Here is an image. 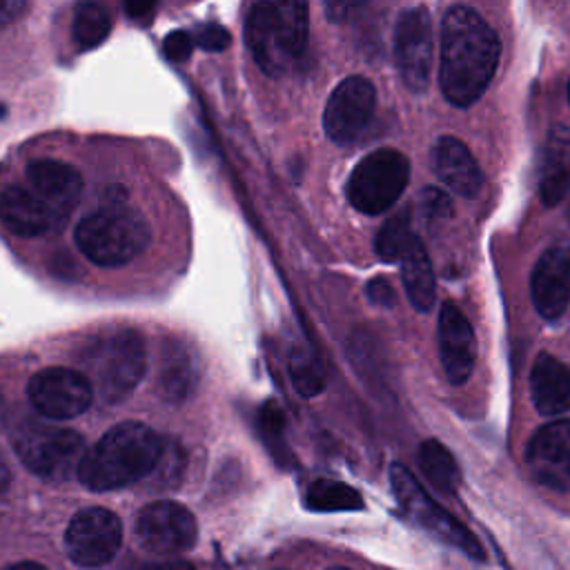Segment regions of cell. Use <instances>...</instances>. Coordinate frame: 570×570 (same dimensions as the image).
<instances>
[{
	"label": "cell",
	"instance_id": "obj_1",
	"mask_svg": "<svg viewBox=\"0 0 570 570\" xmlns=\"http://www.w3.org/2000/svg\"><path fill=\"white\" fill-rule=\"evenodd\" d=\"M501 56V42L488 20L465 4H454L441 20L443 96L454 107H470L490 85Z\"/></svg>",
	"mask_w": 570,
	"mask_h": 570
},
{
	"label": "cell",
	"instance_id": "obj_2",
	"mask_svg": "<svg viewBox=\"0 0 570 570\" xmlns=\"http://www.w3.org/2000/svg\"><path fill=\"white\" fill-rule=\"evenodd\" d=\"M165 452L163 439L145 423L125 421L109 428L85 454L78 479L94 492L125 488L151 474Z\"/></svg>",
	"mask_w": 570,
	"mask_h": 570
},
{
	"label": "cell",
	"instance_id": "obj_3",
	"mask_svg": "<svg viewBox=\"0 0 570 570\" xmlns=\"http://www.w3.org/2000/svg\"><path fill=\"white\" fill-rule=\"evenodd\" d=\"M309 11L305 2H258L245 20V40L267 76L285 73L305 51Z\"/></svg>",
	"mask_w": 570,
	"mask_h": 570
},
{
	"label": "cell",
	"instance_id": "obj_4",
	"mask_svg": "<svg viewBox=\"0 0 570 570\" xmlns=\"http://www.w3.org/2000/svg\"><path fill=\"white\" fill-rule=\"evenodd\" d=\"M82 374L105 401L125 399L147 372L145 341L136 330L118 327L96 336L80 352Z\"/></svg>",
	"mask_w": 570,
	"mask_h": 570
},
{
	"label": "cell",
	"instance_id": "obj_5",
	"mask_svg": "<svg viewBox=\"0 0 570 570\" xmlns=\"http://www.w3.org/2000/svg\"><path fill=\"white\" fill-rule=\"evenodd\" d=\"M73 238L94 265L120 267L147 249L151 232L138 212L111 205L87 214L76 225Z\"/></svg>",
	"mask_w": 570,
	"mask_h": 570
},
{
	"label": "cell",
	"instance_id": "obj_6",
	"mask_svg": "<svg viewBox=\"0 0 570 570\" xmlns=\"http://www.w3.org/2000/svg\"><path fill=\"white\" fill-rule=\"evenodd\" d=\"M13 450L24 468L45 481H67L87 454L85 439L69 428L27 419L13 430Z\"/></svg>",
	"mask_w": 570,
	"mask_h": 570
},
{
	"label": "cell",
	"instance_id": "obj_7",
	"mask_svg": "<svg viewBox=\"0 0 570 570\" xmlns=\"http://www.w3.org/2000/svg\"><path fill=\"white\" fill-rule=\"evenodd\" d=\"M390 483L394 490V497L403 512L423 530H428L439 541L456 548L459 552L468 554L474 561L483 559V548L479 539L459 521L454 519L445 508H441L414 479V474L403 468L401 463H394L390 468Z\"/></svg>",
	"mask_w": 570,
	"mask_h": 570
},
{
	"label": "cell",
	"instance_id": "obj_8",
	"mask_svg": "<svg viewBox=\"0 0 570 570\" xmlns=\"http://www.w3.org/2000/svg\"><path fill=\"white\" fill-rule=\"evenodd\" d=\"M410 178L407 158L390 147L363 156L347 178V200L367 216L387 212Z\"/></svg>",
	"mask_w": 570,
	"mask_h": 570
},
{
	"label": "cell",
	"instance_id": "obj_9",
	"mask_svg": "<svg viewBox=\"0 0 570 570\" xmlns=\"http://www.w3.org/2000/svg\"><path fill=\"white\" fill-rule=\"evenodd\" d=\"M31 405L47 419L65 421L80 416L94 403L91 381L71 367H45L29 379Z\"/></svg>",
	"mask_w": 570,
	"mask_h": 570
},
{
	"label": "cell",
	"instance_id": "obj_10",
	"mask_svg": "<svg viewBox=\"0 0 570 570\" xmlns=\"http://www.w3.org/2000/svg\"><path fill=\"white\" fill-rule=\"evenodd\" d=\"M394 62L412 94L425 91L432 67V22L425 7L401 11L394 27Z\"/></svg>",
	"mask_w": 570,
	"mask_h": 570
},
{
	"label": "cell",
	"instance_id": "obj_11",
	"mask_svg": "<svg viewBox=\"0 0 570 570\" xmlns=\"http://www.w3.org/2000/svg\"><path fill=\"white\" fill-rule=\"evenodd\" d=\"M136 541L149 554L185 552L196 541V519L180 503H149L136 517Z\"/></svg>",
	"mask_w": 570,
	"mask_h": 570
},
{
	"label": "cell",
	"instance_id": "obj_12",
	"mask_svg": "<svg viewBox=\"0 0 570 570\" xmlns=\"http://www.w3.org/2000/svg\"><path fill=\"white\" fill-rule=\"evenodd\" d=\"M120 519L107 508H85L67 525L65 546L73 563L96 568L105 566L120 548Z\"/></svg>",
	"mask_w": 570,
	"mask_h": 570
},
{
	"label": "cell",
	"instance_id": "obj_13",
	"mask_svg": "<svg viewBox=\"0 0 570 570\" xmlns=\"http://www.w3.org/2000/svg\"><path fill=\"white\" fill-rule=\"evenodd\" d=\"M376 105V89L363 76L341 80L323 111V127L327 138L336 145L352 142L370 122Z\"/></svg>",
	"mask_w": 570,
	"mask_h": 570
},
{
	"label": "cell",
	"instance_id": "obj_14",
	"mask_svg": "<svg viewBox=\"0 0 570 570\" xmlns=\"http://www.w3.org/2000/svg\"><path fill=\"white\" fill-rule=\"evenodd\" d=\"M525 465L532 479L554 492H570V421L559 419L539 428L528 448Z\"/></svg>",
	"mask_w": 570,
	"mask_h": 570
},
{
	"label": "cell",
	"instance_id": "obj_15",
	"mask_svg": "<svg viewBox=\"0 0 570 570\" xmlns=\"http://www.w3.org/2000/svg\"><path fill=\"white\" fill-rule=\"evenodd\" d=\"M24 178V187L45 205V209L60 227L82 196L80 171L69 163L40 158L27 165Z\"/></svg>",
	"mask_w": 570,
	"mask_h": 570
},
{
	"label": "cell",
	"instance_id": "obj_16",
	"mask_svg": "<svg viewBox=\"0 0 570 570\" xmlns=\"http://www.w3.org/2000/svg\"><path fill=\"white\" fill-rule=\"evenodd\" d=\"M439 356L445 379L463 385L476 361V338L470 321L454 303H443L439 312Z\"/></svg>",
	"mask_w": 570,
	"mask_h": 570
},
{
	"label": "cell",
	"instance_id": "obj_17",
	"mask_svg": "<svg viewBox=\"0 0 570 570\" xmlns=\"http://www.w3.org/2000/svg\"><path fill=\"white\" fill-rule=\"evenodd\" d=\"M532 303L537 312L554 321L559 318L570 303V249L568 247H550L546 249L530 278Z\"/></svg>",
	"mask_w": 570,
	"mask_h": 570
},
{
	"label": "cell",
	"instance_id": "obj_18",
	"mask_svg": "<svg viewBox=\"0 0 570 570\" xmlns=\"http://www.w3.org/2000/svg\"><path fill=\"white\" fill-rule=\"evenodd\" d=\"M432 169L436 178L456 196L474 198L483 187V174L468 145L454 136H441L432 147Z\"/></svg>",
	"mask_w": 570,
	"mask_h": 570
},
{
	"label": "cell",
	"instance_id": "obj_19",
	"mask_svg": "<svg viewBox=\"0 0 570 570\" xmlns=\"http://www.w3.org/2000/svg\"><path fill=\"white\" fill-rule=\"evenodd\" d=\"M539 196L543 205L561 203L570 191V129L554 125L539 156Z\"/></svg>",
	"mask_w": 570,
	"mask_h": 570
},
{
	"label": "cell",
	"instance_id": "obj_20",
	"mask_svg": "<svg viewBox=\"0 0 570 570\" xmlns=\"http://www.w3.org/2000/svg\"><path fill=\"white\" fill-rule=\"evenodd\" d=\"M530 392L534 407L546 416L570 410V367L557 356L541 352L530 372Z\"/></svg>",
	"mask_w": 570,
	"mask_h": 570
},
{
	"label": "cell",
	"instance_id": "obj_21",
	"mask_svg": "<svg viewBox=\"0 0 570 570\" xmlns=\"http://www.w3.org/2000/svg\"><path fill=\"white\" fill-rule=\"evenodd\" d=\"M0 223L11 234L27 238L58 227L53 216L24 185H9L0 191Z\"/></svg>",
	"mask_w": 570,
	"mask_h": 570
},
{
	"label": "cell",
	"instance_id": "obj_22",
	"mask_svg": "<svg viewBox=\"0 0 570 570\" xmlns=\"http://www.w3.org/2000/svg\"><path fill=\"white\" fill-rule=\"evenodd\" d=\"M399 263H401V281H403L410 303L414 305V309L428 312L434 305L436 283H434L432 263H430L428 252L419 236Z\"/></svg>",
	"mask_w": 570,
	"mask_h": 570
},
{
	"label": "cell",
	"instance_id": "obj_23",
	"mask_svg": "<svg viewBox=\"0 0 570 570\" xmlns=\"http://www.w3.org/2000/svg\"><path fill=\"white\" fill-rule=\"evenodd\" d=\"M196 383H198V370L191 354L183 345L169 341L165 345L163 361H160V374H158L160 394L167 401H185L196 390Z\"/></svg>",
	"mask_w": 570,
	"mask_h": 570
},
{
	"label": "cell",
	"instance_id": "obj_24",
	"mask_svg": "<svg viewBox=\"0 0 570 570\" xmlns=\"http://www.w3.org/2000/svg\"><path fill=\"white\" fill-rule=\"evenodd\" d=\"M419 468L434 490L441 494H454L461 483L459 465L452 452L436 439H428L419 448Z\"/></svg>",
	"mask_w": 570,
	"mask_h": 570
},
{
	"label": "cell",
	"instance_id": "obj_25",
	"mask_svg": "<svg viewBox=\"0 0 570 570\" xmlns=\"http://www.w3.org/2000/svg\"><path fill=\"white\" fill-rule=\"evenodd\" d=\"M305 505L316 512H341V510H361L363 499L361 494L350 488L347 483L318 479L307 488Z\"/></svg>",
	"mask_w": 570,
	"mask_h": 570
},
{
	"label": "cell",
	"instance_id": "obj_26",
	"mask_svg": "<svg viewBox=\"0 0 570 570\" xmlns=\"http://www.w3.org/2000/svg\"><path fill=\"white\" fill-rule=\"evenodd\" d=\"M111 31V18L105 7L96 2H85L76 9L71 22V38L78 49H94L107 40Z\"/></svg>",
	"mask_w": 570,
	"mask_h": 570
},
{
	"label": "cell",
	"instance_id": "obj_27",
	"mask_svg": "<svg viewBox=\"0 0 570 570\" xmlns=\"http://www.w3.org/2000/svg\"><path fill=\"white\" fill-rule=\"evenodd\" d=\"M414 240L416 234L410 227V214L403 209L383 223L374 238V249L383 261H401Z\"/></svg>",
	"mask_w": 570,
	"mask_h": 570
},
{
	"label": "cell",
	"instance_id": "obj_28",
	"mask_svg": "<svg viewBox=\"0 0 570 570\" xmlns=\"http://www.w3.org/2000/svg\"><path fill=\"white\" fill-rule=\"evenodd\" d=\"M289 370H292V381L294 387L303 394V396H314L323 390L325 385V376L323 370L318 365V361L307 354V352H294L292 361H289Z\"/></svg>",
	"mask_w": 570,
	"mask_h": 570
},
{
	"label": "cell",
	"instance_id": "obj_29",
	"mask_svg": "<svg viewBox=\"0 0 570 570\" xmlns=\"http://www.w3.org/2000/svg\"><path fill=\"white\" fill-rule=\"evenodd\" d=\"M194 36V42L205 49V51H223L229 47L232 42V36L229 31L218 24V22H205V24H198L196 27V33Z\"/></svg>",
	"mask_w": 570,
	"mask_h": 570
},
{
	"label": "cell",
	"instance_id": "obj_30",
	"mask_svg": "<svg viewBox=\"0 0 570 570\" xmlns=\"http://www.w3.org/2000/svg\"><path fill=\"white\" fill-rule=\"evenodd\" d=\"M419 207L421 214L428 220H436V218H448L452 214V200L445 191L436 189V187H428L421 191L419 196Z\"/></svg>",
	"mask_w": 570,
	"mask_h": 570
},
{
	"label": "cell",
	"instance_id": "obj_31",
	"mask_svg": "<svg viewBox=\"0 0 570 570\" xmlns=\"http://www.w3.org/2000/svg\"><path fill=\"white\" fill-rule=\"evenodd\" d=\"M194 36L178 29V31H171L165 40H163V53L171 60V62H185L189 56H191V49H194Z\"/></svg>",
	"mask_w": 570,
	"mask_h": 570
},
{
	"label": "cell",
	"instance_id": "obj_32",
	"mask_svg": "<svg viewBox=\"0 0 570 570\" xmlns=\"http://www.w3.org/2000/svg\"><path fill=\"white\" fill-rule=\"evenodd\" d=\"M367 298L376 305H385L392 307L394 305V289L387 283V278H372L367 283Z\"/></svg>",
	"mask_w": 570,
	"mask_h": 570
},
{
	"label": "cell",
	"instance_id": "obj_33",
	"mask_svg": "<svg viewBox=\"0 0 570 570\" xmlns=\"http://www.w3.org/2000/svg\"><path fill=\"white\" fill-rule=\"evenodd\" d=\"M27 9L29 4L24 0H0V29L16 22Z\"/></svg>",
	"mask_w": 570,
	"mask_h": 570
},
{
	"label": "cell",
	"instance_id": "obj_34",
	"mask_svg": "<svg viewBox=\"0 0 570 570\" xmlns=\"http://www.w3.org/2000/svg\"><path fill=\"white\" fill-rule=\"evenodd\" d=\"M138 570H194L189 561H160V563H145Z\"/></svg>",
	"mask_w": 570,
	"mask_h": 570
},
{
	"label": "cell",
	"instance_id": "obj_35",
	"mask_svg": "<svg viewBox=\"0 0 570 570\" xmlns=\"http://www.w3.org/2000/svg\"><path fill=\"white\" fill-rule=\"evenodd\" d=\"M125 11L129 13V16H134V18H140L142 13H151L154 11V4H125Z\"/></svg>",
	"mask_w": 570,
	"mask_h": 570
},
{
	"label": "cell",
	"instance_id": "obj_36",
	"mask_svg": "<svg viewBox=\"0 0 570 570\" xmlns=\"http://www.w3.org/2000/svg\"><path fill=\"white\" fill-rule=\"evenodd\" d=\"M9 481H11V474H9V468H7V463H4V459L0 454V492L7 490Z\"/></svg>",
	"mask_w": 570,
	"mask_h": 570
},
{
	"label": "cell",
	"instance_id": "obj_37",
	"mask_svg": "<svg viewBox=\"0 0 570 570\" xmlns=\"http://www.w3.org/2000/svg\"><path fill=\"white\" fill-rule=\"evenodd\" d=\"M4 570H45L40 563H33V561H20V563H13Z\"/></svg>",
	"mask_w": 570,
	"mask_h": 570
},
{
	"label": "cell",
	"instance_id": "obj_38",
	"mask_svg": "<svg viewBox=\"0 0 570 570\" xmlns=\"http://www.w3.org/2000/svg\"><path fill=\"white\" fill-rule=\"evenodd\" d=\"M568 100H570V80H568Z\"/></svg>",
	"mask_w": 570,
	"mask_h": 570
},
{
	"label": "cell",
	"instance_id": "obj_39",
	"mask_svg": "<svg viewBox=\"0 0 570 570\" xmlns=\"http://www.w3.org/2000/svg\"><path fill=\"white\" fill-rule=\"evenodd\" d=\"M330 570H350V568H330Z\"/></svg>",
	"mask_w": 570,
	"mask_h": 570
},
{
	"label": "cell",
	"instance_id": "obj_40",
	"mask_svg": "<svg viewBox=\"0 0 570 570\" xmlns=\"http://www.w3.org/2000/svg\"><path fill=\"white\" fill-rule=\"evenodd\" d=\"M568 218H570V212H568Z\"/></svg>",
	"mask_w": 570,
	"mask_h": 570
}]
</instances>
